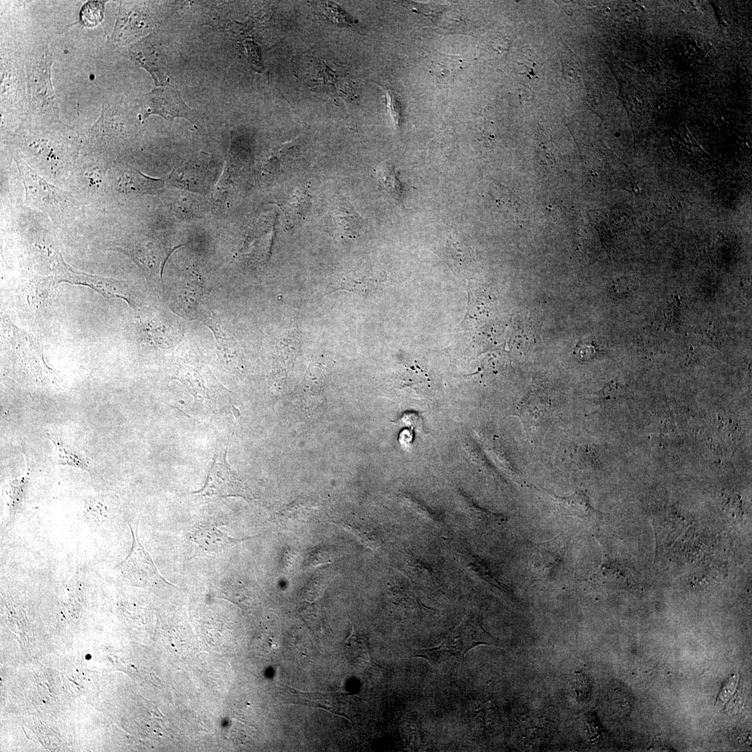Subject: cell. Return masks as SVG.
Masks as SVG:
<instances>
[{
  "label": "cell",
  "instance_id": "cell-1",
  "mask_svg": "<svg viewBox=\"0 0 752 752\" xmlns=\"http://www.w3.org/2000/svg\"><path fill=\"white\" fill-rule=\"evenodd\" d=\"M24 189L25 203L47 214L55 223L75 215L78 203L70 194L49 184L19 158H15Z\"/></svg>",
  "mask_w": 752,
  "mask_h": 752
},
{
  "label": "cell",
  "instance_id": "cell-2",
  "mask_svg": "<svg viewBox=\"0 0 752 752\" xmlns=\"http://www.w3.org/2000/svg\"><path fill=\"white\" fill-rule=\"evenodd\" d=\"M478 645L499 646V642L473 619L467 617L446 636L439 645L413 649L412 655L423 658L433 666L440 665L448 661L462 659L471 649Z\"/></svg>",
  "mask_w": 752,
  "mask_h": 752
},
{
  "label": "cell",
  "instance_id": "cell-3",
  "mask_svg": "<svg viewBox=\"0 0 752 752\" xmlns=\"http://www.w3.org/2000/svg\"><path fill=\"white\" fill-rule=\"evenodd\" d=\"M174 249L161 239L143 234L132 235L116 247L136 263L156 288L162 285L164 267Z\"/></svg>",
  "mask_w": 752,
  "mask_h": 752
},
{
  "label": "cell",
  "instance_id": "cell-4",
  "mask_svg": "<svg viewBox=\"0 0 752 752\" xmlns=\"http://www.w3.org/2000/svg\"><path fill=\"white\" fill-rule=\"evenodd\" d=\"M175 379L180 381L199 401L214 400L219 384L193 345L185 344L178 350Z\"/></svg>",
  "mask_w": 752,
  "mask_h": 752
},
{
  "label": "cell",
  "instance_id": "cell-5",
  "mask_svg": "<svg viewBox=\"0 0 752 752\" xmlns=\"http://www.w3.org/2000/svg\"><path fill=\"white\" fill-rule=\"evenodd\" d=\"M52 278L55 283L66 282L85 285L99 292L105 298L122 299L132 308L137 307L135 296L126 283L75 269L65 262L61 255L55 258Z\"/></svg>",
  "mask_w": 752,
  "mask_h": 752
},
{
  "label": "cell",
  "instance_id": "cell-6",
  "mask_svg": "<svg viewBox=\"0 0 752 752\" xmlns=\"http://www.w3.org/2000/svg\"><path fill=\"white\" fill-rule=\"evenodd\" d=\"M128 526L132 538V547L127 556L113 570L127 582L136 586L152 588L171 585L162 577L151 556L141 545L137 526L134 529L130 524Z\"/></svg>",
  "mask_w": 752,
  "mask_h": 752
},
{
  "label": "cell",
  "instance_id": "cell-7",
  "mask_svg": "<svg viewBox=\"0 0 752 752\" xmlns=\"http://www.w3.org/2000/svg\"><path fill=\"white\" fill-rule=\"evenodd\" d=\"M140 120L150 115H159L166 120L175 117L184 118L194 126L202 120V116L187 106L178 91L173 86H164L146 94L142 100Z\"/></svg>",
  "mask_w": 752,
  "mask_h": 752
},
{
  "label": "cell",
  "instance_id": "cell-8",
  "mask_svg": "<svg viewBox=\"0 0 752 752\" xmlns=\"http://www.w3.org/2000/svg\"><path fill=\"white\" fill-rule=\"evenodd\" d=\"M226 457V451L223 456H214L204 486L193 494L204 500L228 496L246 498L242 482L228 464Z\"/></svg>",
  "mask_w": 752,
  "mask_h": 752
},
{
  "label": "cell",
  "instance_id": "cell-9",
  "mask_svg": "<svg viewBox=\"0 0 752 752\" xmlns=\"http://www.w3.org/2000/svg\"><path fill=\"white\" fill-rule=\"evenodd\" d=\"M132 59L146 69L157 86H168L171 78L168 75L166 58L162 47L153 36L144 38L130 49Z\"/></svg>",
  "mask_w": 752,
  "mask_h": 752
},
{
  "label": "cell",
  "instance_id": "cell-10",
  "mask_svg": "<svg viewBox=\"0 0 752 752\" xmlns=\"http://www.w3.org/2000/svg\"><path fill=\"white\" fill-rule=\"evenodd\" d=\"M51 64L52 59L47 50L41 61L31 69L29 87L31 100L36 107L41 110L50 109L57 114L58 106L50 79Z\"/></svg>",
  "mask_w": 752,
  "mask_h": 752
},
{
  "label": "cell",
  "instance_id": "cell-11",
  "mask_svg": "<svg viewBox=\"0 0 752 752\" xmlns=\"http://www.w3.org/2000/svg\"><path fill=\"white\" fill-rule=\"evenodd\" d=\"M204 287L197 277H187L184 284L179 288L177 303L182 313L202 320L211 311L206 301Z\"/></svg>",
  "mask_w": 752,
  "mask_h": 752
},
{
  "label": "cell",
  "instance_id": "cell-12",
  "mask_svg": "<svg viewBox=\"0 0 752 752\" xmlns=\"http://www.w3.org/2000/svg\"><path fill=\"white\" fill-rule=\"evenodd\" d=\"M329 232L339 239L356 237L362 228L361 217L347 203L339 202L328 214Z\"/></svg>",
  "mask_w": 752,
  "mask_h": 752
},
{
  "label": "cell",
  "instance_id": "cell-13",
  "mask_svg": "<svg viewBox=\"0 0 752 752\" xmlns=\"http://www.w3.org/2000/svg\"><path fill=\"white\" fill-rule=\"evenodd\" d=\"M191 540L204 554H219L228 547L250 538L237 539L230 537L214 524L198 526L191 534Z\"/></svg>",
  "mask_w": 752,
  "mask_h": 752
},
{
  "label": "cell",
  "instance_id": "cell-14",
  "mask_svg": "<svg viewBox=\"0 0 752 752\" xmlns=\"http://www.w3.org/2000/svg\"><path fill=\"white\" fill-rule=\"evenodd\" d=\"M163 186L162 179L149 177L134 168L121 170L116 182V189L124 194H155Z\"/></svg>",
  "mask_w": 752,
  "mask_h": 752
},
{
  "label": "cell",
  "instance_id": "cell-15",
  "mask_svg": "<svg viewBox=\"0 0 752 752\" xmlns=\"http://www.w3.org/2000/svg\"><path fill=\"white\" fill-rule=\"evenodd\" d=\"M49 437L54 444V460L56 464L68 465L91 472L87 458L77 447L61 437Z\"/></svg>",
  "mask_w": 752,
  "mask_h": 752
},
{
  "label": "cell",
  "instance_id": "cell-16",
  "mask_svg": "<svg viewBox=\"0 0 752 752\" xmlns=\"http://www.w3.org/2000/svg\"><path fill=\"white\" fill-rule=\"evenodd\" d=\"M146 17L136 9L122 10L117 20L113 37L118 40L132 39L148 27Z\"/></svg>",
  "mask_w": 752,
  "mask_h": 752
},
{
  "label": "cell",
  "instance_id": "cell-17",
  "mask_svg": "<svg viewBox=\"0 0 752 752\" xmlns=\"http://www.w3.org/2000/svg\"><path fill=\"white\" fill-rule=\"evenodd\" d=\"M310 205L308 192L304 189H296L285 206L284 214L289 224L299 223L306 214Z\"/></svg>",
  "mask_w": 752,
  "mask_h": 752
},
{
  "label": "cell",
  "instance_id": "cell-18",
  "mask_svg": "<svg viewBox=\"0 0 752 752\" xmlns=\"http://www.w3.org/2000/svg\"><path fill=\"white\" fill-rule=\"evenodd\" d=\"M104 1H88L84 5L80 11L81 23L86 26L97 25L103 19Z\"/></svg>",
  "mask_w": 752,
  "mask_h": 752
},
{
  "label": "cell",
  "instance_id": "cell-19",
  "mask_svg": "<svg viewBox=\"0 0 752 752\" xmlns=\"http://www.w3.org/2000/svg\"><path fill=\"white\" fill-rule=\"evenodd\" d=\"M340 524L344 529L350 532L366 546L372 549H375L378 546V541L375 535L366 524L354 522Z\"/></svg>",
  "mask_w": 752,
  "mask_h": 752
},
{
  "label": "cell",
  "instance_id": "cell-20",
  "mask_svg": "<svg viewBox=\"0 0 752 752\" xmlns=\"http://www.w3.org/2000/svg\"><path fill=\"white\" fill-rule=\"evenodd\" d=\"M736 685V678L733 677L731 680L723 687L719 697V700L725 702L730 696L734 691Z\"/></svg>",
  "mask_w": 752,
  "mask_h": 752
}]
</instances>
